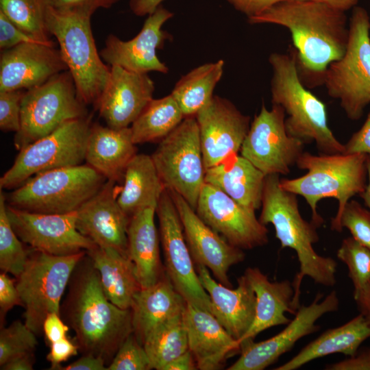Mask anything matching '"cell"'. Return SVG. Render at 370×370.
<instances>
[{"label": "cell", "mask_w": 370, "mask_h": 370, "mask_svg": "<svg viewBox=\"0 0 370 370\" xmlns=\"http://www.w3.org/2000/svg\"><path fill=\"white\" fill-rule=\"evenodd\" d=\"M247 21L288 29L300 77L312 85L323 84L328 66L343 56L348 42L345 12L314 1L283 0Z\"/></svg>", "instance_id": "cell-1"}, {"label": "cell", "mask_w": 370, "mask_h": 370, "mask_svg": "<svg viewBox=\"0 0 370 370\" xmlns=\"http://www.w3.org/2000/svg\"><path fill=\"white\" fill-rule=\"evenodd\" d=\"M24 42L43 43L24 32L0 11L1 51Z\"/></svg>", "instance_id": "cell-44"}, {"label": "cell", "mask_w": 370, "mask_h": 370, "mask_svg": "<svg viewBox=\"0 0 370 370\" xmlns=\"http://www.w3.org/2000/svg\"><path fill=\"white\" fill-rule=\"evenodd\" d=\"M123 180L117 201L129 217L145 208H157L166 188L151 156L136 153L126 166Z\"/></svg>", "instance_id": "cell-33"}, {"label": "cell", "mask_w": 370, "mask_h": 370, "mask_svg": "<svg viewBox=\"0 0 370 370\" xmlns=\"http://www.w3.org/2000/svg\"><path fill=\"white\" fill-rule=\"evenodd\" d=\"M206 169L238 154L250 127V117L230 100L214 95L195 115Z\"/></svg>", "instance_id": "cell-18"}, {"label": "cell", "mask_w": 370, "mask_h": 370, "mask_svg": "<svg viewBox=\"0 0 370 370\" xmlns=\"http://www.w3.org/2000/svg\"><path fill=\"white\" fill-rule=\"evenodd\" d=\"M197 369L196 361L190 350L184 352L169 362L164 370H195Z\"/></svg>", "instance_id": "cell-55"}, {"label": "cell", "mask_w": 370, "mask_h": 370, "mask_svg": "<svg viewBox=\"0 0 370 370\" xmlns=\"http://www.w3.org/2000/svg\"><path fill=\"white\" fill-rule=\"evenodd\" d=\"M106 178L88 164L40 173L18 186L8 205L43 214L76 212L103 186Z\"/></svg>", "instance_id": "cell-7"}, {"label": "cell", "mask_w": 370, "mask_h": 370, "mask_svg": "<svg viewBox=\"0 0 370 370\" xmlns=\"http://www.w3.org/2000/svg\"><path fill=\"white\" fill-rule=\"evenodd\" d=\"M164 0H130L129 7L137 16H148L162 5Z\"/></svg>", "instance_id": "cell-54"}, {"label": "cell", "mask_w": 370, "mask_h": 370, "mask_svg": "<svg viewBox=\"0 0 370 370\" xmlns=\"http://www.w3.org/2000/svg\"><path fill=\"white\" fill-rule=\"evenodd\" d=\"M325 370H370V347L358 349L352 356L325 365Z\"/></svg>", "instance_id": "cell-49"}, {"label": "cell", "mask_w": 370, "mask_h": 370, "mask_svg": "<svg viewBox=\"0 0 370 370\" xmlns=\"http://www.w3.org/2000/svg\"><path fill=\"white\" fill-rule=\"evenodd\" d=\"M91 125L89 116L67 121L21 149L0 178L1 189L17 188L40 173L82 164Z\"/></svg>", "instance_id": "cell-11"}, {"label": "cell", "mask_w": 370, "mask_h": 370, "mask_svg": "<svg viewBox=\"0 0 370 370\" xmlns=\"http://www.w3.org/2000/svg\"><path fill=\"white\" fill-rule=\"evenodd\" d=\"M94 11L58 10L49 6L46 23L57 40L62 58L74 80L79 97L94 106L110 76V66L98 52L91 28Z\"/></svg>", "instance_id": "cell-6"}, {"label": "cell", "mask_w": 370, "mask_h": 370, "mask_svg": "<svg viewBox=\"0 0 370 370\" xmlns=\"http://www.w3.org/2000/svg\"><path fill=\"white\" fill-rule=\"evenodd\" d=\"M183 317L197 369H219L229 356L241 352L238 341L210 312L186 303Z\"/></svg>", "instance_id": "cell-25"}, {"label": "cell", "mask_w": 370, "mask_h": 370, "mask_svg": "<svg viewBox=\"0 0 370 370\" xmlns=\"http://www.w3.org/2000/svg\"><path fill=\"white\" fill-rule=\"evenodd\" d=\"M367 184L365 190L359 195L370 210V157L367 156Z\"/></svg>", "instance_id": "cell-58"}, {"label": "cell", "mask_w": 370, "mask_h": 370, "mask_svg": "<svg viewBox=\"0 0 370 370\" xmlns=\"http://www.w3.org/2000/svg\"><path fill=\"white\" fill-rule=\"evenodd\" d=\"M116 182L107 180L101 188L76 211V227L97 246L127 254L130 217L117 201Z\"/></svg>", "instance_id": "cell-23"}, {"label": "cell", "mask_w": 370, "mask_h": 370, "mask_svg": "<svg viewBox=\"0 0 370 370\" xmlns=\"http://www.w3.org/2000/svg\"><path fill=\"white\" fill-rule=\"evenodd\" d=\"M156 208H143L130 217L127 230V254L141 288L157 283L165 270L160 254V236L154 217Z\"/></svg>", "instance_id": "cell-27"}, {"label": "cell", "mask_w": 370, "mask_h": 370, "mask_svg": "<svg viewBox=\"0 0 370 370\" xmlns=\"http://www.w3.org/2000/svg\"><path fill=\"white\" fill-rule=\"evenodd\" d=\"M342 227L347 228L352 237L370 250V210L355 200L345 206L341 218Z\"/></svg>", "instance_id": "cell-42"}, {"label": "cell", "mask_w": 370, "mask_h": 370, "mask_svg": "<svg viewBox=\"0 0 370 370\" xmlns=\"http://www.w3.org/2000/svg\"><path fill=\"white\" fill-rule=\"evenodd\" d=\"M168 190L178 212L195 264L206 267L211 271L215 280L232 288L228 271L231 267L245 260L243 250L231 245L208 226L180 195Z\"/></svg>", "instance_id": "cell-20"}, {"label": "cell", "mask_w": 370, "mask_h": 370, "mask_svg": "<svg viewBox=\"0 0 370 370\" xmlns=\"http://www.w3.org/2000/svg\"><path fill=\"white\" fill-rule=\"evenodd\" d=\"M186 301L166 272L155 284L140 288L132 305L133 333L143 345L159 325L184 312Z\"/></svg>", "instance_id": "cell-29"}, {"label": "cell", "mask_w": 370, "mask_h": 370, "mask_svg": "<svg viewBox=\"0 0 370 370\" xmlns=\"http://www.w3.org/2000/svg\"><path fill=\"white\" fill-rule=\"evenodd\" d=\"M47 0H0L1 11L24 32L39 42L55 44L46 23Z\"/></svg>", "instance_id": "cell-37"}, {"label": "cell", "mask_w": 370, "mask_h": 370, "mask_svg": "<svg viewBox=\"0 0 370 370\" xmlns=\"http://www.w3.org/2000/svg\"><path fill=\"white\" fill-rule=\"evenodd\" d=\"M183 314L159 325L143 341L151 369L164 370L169 362L189 350Z\"/></svg>", "instance_id": "cell-36"}, {"label": "cell", "mask_w": 370, "mask_h": 370, "mask_svg": "<svg viewBox=\"0 0 370 370\" xmlns=\"http://www.w3.org/2000/svg\"><path fill=\"white\" fill-rule=\"evenodd\" d=\"M266 175L238 154L206 169L205 182L211 184L244 207L261 208Z\"/></svg>", "instance_id": "cell-30"}, {"label": "cell", "mask_w": 370, "mask_h": 370, "mask_svg": "<svg viewBox=\"0 0 370 370\" xmlns=\"http://www.w3.org/2000/svg\"><path fill=\"white\" fill-rule=\"evenodd\" d=\"M285 116L282 106L272 104L267 109L262 103L240 150L266 175H287L304 152L305 143L287 132Z\"/></svg>", "instance_id": "cell-13"}, {"label": "cell", "mask_w": 370, "mask_h": 370, "mask_svg": "<svg viewBox=\"0 0 370 370\" xmlns=\"http://www.w3.org/2000/svg\"><path fill=\"white\" fill-rule=\"evenodd\" d=\"M26 90L0 91V129L14 132L21 127V101Z\"/></svg>", "instance_id": "cell-43"}, {"label": "cell", "mask_w": 370, "mask_h": 370, "mask_svg": "<svg viewBox=\"0 0 370 370\" xmlns=\"http://www.w3.org/2000/svg\"><path fill=\"white\" fill-rule=\"evenodd\" d=\"M244 275L256 295V309L254 321L240 342V345L254 338L271 327L287 325L291 319L286 312L295 314L293 308L294 288L288 280L271 282L258 267H248Z\"/></svg>", "instance_id": "cell-26"}, {"label": "cell", "mask_w": 370, "mask_h": 370, "mask_svg": "<svg viewBox=\"0 0 370 370\" xmlns=\"http://www.w3.org/2000/svg\"><path fill=\"white\" fill-rule=\"evenodd\" d=\"M149 369H151L149 358L133 332L123 341L107 367V370Z\"/></svg>", "instance_id": "cell-41"}, {"label": "cell", "mask_w": 370, "mask_h": 370, "mask_svg": "<svg viewBox=\"0 0 370 370\" xmlns=\"http://www.w3.org/2000/svg\"><path fill=\"white\" fill-rule=\"evenodd\" d=\"M12 228L33 249L54 256L87 251L97 246L76 227V212L68 214L31 212L6 206Z\"/></svg>", "instance_id": "cell-16"}, {"label": "cell", "mask_w": 370, "mask_h": 370, "mask_svg": "<svg viewBox=\"0 0 370 370\" xmlns=\"http://www.w3.org/2000/svg\"><path fill=\"white\" fill-rule=\"evenodd\" d=\"M151 157L165 188L180 195L195 210L206 173L195 116L185 117Z\"/></svg>", "instance_id": "cell-12"}, {"label": "cell", "mask_w": 370, "mask_h": 370, "mask_svg": "<svg viewBox=\"0 0 370 370\" xmlns=\"http://www.w3.org/2000/svg\"><path fill=\"white\" fill-rule=\"evenodd\" d=\"M336 255L347 267L354 293L360 291L370 282V250L351 236L343 239Z\"/></svg>", "instance_id": "cell-39"}, {"label": "cell", "mask_w": 370, "mask_h": 370, "mask_svg": "<svg viewBox=\"0 0 370 370\" xmlns=\"http://www.w3.org/2000/svg\"><path fill=\"white\" fill-rule=\"evenodd\" d=\"M343 153H363L370 157V111L362 127L344 145Z\"/></svg>", "instance_id": "cell-47"}, {"label": "cell", "mask_w": 370, "mask_h": 370, "mask_svg": "<svg viewBox=\"0 0 370 370\" xmlns=\"http://www.w3.org/2000/svg\"><path fill=\"white\" fill-rule=\"evenodd\" d=\"M357 308L370 325V282L360 291L354 293Z\"/></svg>", "instance_id": "cell-56"}, {"label": "cell", "mask_w": 370, "mask_h": 370, "mask_svg": "<svg viewBox=\"0 0 370 370\" xmlns=\"http://www.w3.org/2000/svg\"><path fill=\"white\" fill-rule=\"evenodd\" d=\"M86 254L99 273L108 299L121 308L130 309L134 297L141 287L128 255L115 249L98 246Z\"/></svg>", "instance_id": "cell-32"}, {"label": "cell", "mask_w": 370, "mask_h": 370, "mask_svg": "<svg viewBox=\"0 0 370 370\" xmlns=\"http://www.w3.org/2000/svg\"><path fill=\"white\" fill-rule=\"evenodd\" d=\"M370 338V325L359 314L345 324L328 329L302 348L288 361L274 370H295L321 357L332 354L352 356L360 345Z\"/></svg>", "instance_id": "cell-31"}, {"label": "cell", "mask_w": 370, "mask_h": 370, "mask_svg": "<svg viewBox=\"0 0 370 370\" xmlns=\"http://www.w3.org/2000/svg\"><path fill=\"white\" fill-rule=\"evenodd\" d=\"M16 286L25 308V323L36 335L42 334L47 314H60V302L72 273L86 251L54 256L32 249Z\"/></svg>", "instance_id": "cell-9"}, {"label": "cell", "mask_w": 370, "mask_h": 370, "mask_svg": "<svg viewBox=\"0 0 370 370\" xmlns=\"http://www.w3.org/2000/svg\"><path fill=\"white\" fill-rule=\"evenodd\" d=\"M107 365L100 357L83 354L82 357L66 366L60 365L58 370H106Z\"/></svg>", "instance_id": "cell-52"}, {"label": "cell", "mask_w": 370, "mask_h": 370, "mask_svg": "<svg viewBox=\"0 0 370 370\" xmlns=\"http://www.w3.org/2000/svg\"><path fill=\"white\" fill-rule=\"evenodd\" d=\"M173 15L160 5L147 16L140 31L133 38L123 40L109 34L99 52L102 60L110 66H119L132 72L167 73L169 67L158 58L157 50L162 49L171 36L162 26Z\"/></svg>", "instance_id": "cell-19"}, {"label": "cell", "mask_w": 370, "mask_h": 370, "mask_svg": "<svg viewBox=\"0 0 370 370\" xmlns=\"http://www.w3.org/2000/svg\"><path fill=\"white\" fill-rule=\"evenodd\" d=\"M5 197L0 192V268L3 272L16 278L27 262V251L14 231L9 220Z\"/></svg>", "instance_id": "cell-38"}, {"label": "cell", "mask_w": 370, "mask_h": 370, "mask_svg": "<svg viewBox=\"0 0 370 370\" xmlns=\"http://www.w3.org/2000/svg\"><path fill=\"white\" fill-rule=\"evenodd\" d=\"M195 267L209 295L211 313L240 343L255 317L256 295L249 281L243 274L237 280V287L232 289L217 282L206 267Z\"/></svg>", "instance_id": "cell-24"}, {"label": "cell", "mask_w": 370, "mask_h": 370, "mask_svg": "<svg viewBox=\"0 0 370 370\" xmlns=\"http://www.w3.org/2000/svg\"><path fill=\"white\" fill-rule=\"evenodd\" d=\"M122 0H47L49 6L58 10L108 9Z\"/></svg>", "instance_id": "cell-48"}, {"label": "cell", "mask_w": 370, "mask_h": 370, "mask_svg": "<svg viewBox=\"0 0 370 370\" xmlns=\"http://www.w3.org/2000/svg\"><path fill=\"white\" fill-rule=\"evenodd\" d=\"M136 154L130 127L113 129L99 123L91 125L85 161L107 180H123L126 166Z\"/></svg>", "instance_id": "cell-28"}, {"label": "cell", "mask_w": 370, "mask_h": 370, "mask_svg": "<svg viewBox=\"0 0 370 370\" xmlns=\"http://www.w3.org/2000/svg\"><path fill=\"white\" fill-rule=\"evenodd\" d=\"M184 118L171 94L153 99L130 126L133 141L136 145L161 140Z\"/></svg>", "instance_id": "cell-35"}, {"label": "cell", "mask_w": 370, "mask_h": 370, "mask_svg": "<svg viewBox=\"0 0 370 370\" xmlns=\"http://www.w3.org/2000/svg\"><path fill=\"white\" fill-rule=\"evenodd\" d=\"M325 3L336 10L345 12L356 7L358 0H311Z\"/></svg>", "instance_id": "cell-57"}, {"label": "cell", "mask_w": 370, "mask_h": 370, "mask_svg": "<svg viewBox=\"0 0 370 370\" xmlns=\"http://www.w3.org/2000/svg\"><path fill=\"white\" fill-rule=\"evenodd\" d=\"M156 214L166 275L186 303L210 312L209 295L200 282L178 212L166 188L159 201Z\"/></svg>", "instance_id": "cell-14"}, {"label": "cell", "mask_w": 370, "mask_h": 370, "mask_svg": "<svg viewBox=\"0 0 370 370\" xmlns=\"http://www.w3.org/2000/svg\"><path fill=\"white\" fill-rule=\"evenodd\" d=\"M271 66L272 104L282 107L287 132L305 144L314 142L319 153L344 151V145L328 125L326 106L308 90L299 75L296 53L273 52L269 56Z\"/></svg>", "instance_id": "cell-5"}, {"label": "cell", "mask_w": 370, "mask_h": 370, "mask_svg": "<svg viewBox=\"0 0 370 370\" xmlns=\"http://www.w3.org/2000/svg\"><path fill=\"white\" fill-rule=\"evenodd\" d=\"M67 70L56 44L21 43L1 51L0 91L27 90Z\"/></svg>", "instance_id": "cell-22"}, {"label": "cell", "mask_w": 370, "mask_h": 370, "mask_svg": "<svg viewBox=\"0 0 370 370\" xmlns=\"http://www.w3.org/2000/svg\"><path fill=\"white\" fill-rule=\"evenodd\" d=\"M15 306H23L16 283L7 273L0 274V312L1 320Z\"/></svg>", "instance_id": "cell-45"}, {"label": "cell", "mask_w": 370, "mask_h": 370, "mask_svg": "<svg viewBox=\"0 0 370 370\" xmlns=\"http://www.w3.org/2000/svg\"><path fill=\"white\" fill-rule=\"evenodd\" d=\"M36 362L34 352H28L18 355L3 365L1 370H32Z\"/></svg>", "instance_id": "cell-53"}, {"label": "cell", "mask_w": 370, "mask_h": 370, "mask_svg": "<svg viewBox=\"0 0 370 370\" xmlns=\"http://www.w3.org/2000/svg\"><path fill=\"white\" fill-rule=\"evenodd\" d=\"M323 84L350 120H358L370 103V18L363 8H354L345 51L328 66Z\"/></svg>", "instance_id": "cell-8"}, {"label": "cell", "mask_w": 370, "mask_h": 370, "mask_svg": "<svg viewBox=\"0 0 370 370\" xmlns=\"http://www.w3.org/2000/svg\"><path fill=\"white\" fill-rule=\"evenodd\" d=\"M195 212L231 245L243 250L263 246L269 241L268 229L257 219L255 211L211 184H204Z\"/></svg>", "instance_id": "cell-17"}, {"label": "cell", "mask_w": 370, "mask_h": 370, "mask_svg": "<svg viewBox=\"0 0 370 370\" xmlns=\"http://www.w3.org/2000/svg\"><path fill=\"white\" fill-rule=\"evenodd\" d=\"M322 297L319 293L310 304L300 305L295 317L273 337L258 343L249 341L241 344L240 357L227 369L263 370L291 350L300 338L318 331L317 320L325 314L337 311L340 304L335 291L321 300Z\"/></svg>", "instance_id": "cell-15"}, {"label": "cell", "mask_w": 370, "mask_h": 370, "mask_svg": "<svg viewBox=\"0 0 370 370\" xmlns=\"http://www.w3.org/2000/svg\"><path fill=\"white\" fill-rule=\"evenodd\" d=\"M61 317L60 314L52 312L45 319L42 334L49 345L67 336L70 328Z\"/></svg>", "instance_id": "cell-50"}, {"label": "cell", "mask_w": 370, "mask_h": 370, "mask_svg": "<svg viewBox=\"0 0 370 370\" xmlns=\"http://www.w3.org/2000/svg\"><path fill=\"white\" fill-rule=\"evenodd\" d=\"M68 286L60 316L74 331L79 352L100 357L108 365L133 332L131 308H121L108 299L87 254L76 265Z\"/></svg>", "instance_id": "cell-2"}, {"label": "cell", "mask_w": 370, "mask_h": 370, "mask_svg": "<svg viewBox=\"0 0 370 370\" xmlns=\"http://www.w3.org/2000/svg\"><path fill=\"white\" fill-rule=\"evenodd\" d=\"M50 351L47 355V360L51 363V370H58L61 363L78 354V346L68 336L49 345Z\"/></svg>", "instance_id": "cell-46"}, {"label": "cell", "mask_w": 370, "mask_h": 370, "mask_svg": "<svg viewBox=\"0 0 370 370\" xmlns=\"http://www.w3.org/2000/svg\"><path fill=\"white\" fill-rule=\"evenodd\" d=\"M155 84L147 73L110 66L109 80L95 105L107 126L129 127L153 99Z\"/></svg>", "instance_id": "cell-21"}, {"label": "cell", "mask_w": 370, "mask_h": 370, "mask_svg": "<svg viewBox=\"0 0 370 370\" xmlns=\"http://www.w3.org/2000/svg\"><path fill=\"white\" fill-rule=\"evenodd\" d=\"M88 116L67 70L25 90L21 101V127L14 143L20 151L67 121Z\"/></svg>", "instance_id": "cell-10"}, {"label": "cell", "mask_w": 370, "mask_h": 370, "mask_svg": "<svg viewBox=\"0 0 370 370\" xmlns=\"http://www.w3.org/2000/svg\"><path fill=\"white\" fill-rule=\"evenodd\" d=\"M296 195L282 188L279 175H266L259 221L272 224L282 248H291L296 254L299 271L293 282V308L299 307L301 284L304 277L315 283L332 287L336 284V262L318 254L313 245L319 241L317 227L301 216Z\"/></svg>", "instance_id": "cell-3"}, {"label": "cell", "mask_w": 370, "mask_h": 370, "mask_svg": "<svg viewBox=\"0 0 370 370\" xmlns=\"http://www.w3.org/2000/svg\"><path fill=\"white\" fill-rule=\"evenodd\" d=\"M296 164L307 172L299 177L280 179L282 188L304 198L311 210L310 221L317 228L324 222L317 210L319 202L325 198L336 199L338 210L331 220V229L342 232L340 218L346 204L367 186V155L304 151Z\"/></svg>", "instance_id": "cell-4"}, {"label": "cell", "mask_w": 370, "mask_h": 370, "mask_svg": "<svg viewBox=\"0 0 370 370\" xmlns=\"http://www.w3.org/2000/svg\"><path fill=\"white\" fill-rule=\"evenodd\" d=\"M248 18L256 16L283 0H226Z\"/></svg>", "instance_id": "cell-51"}, {"label": "cell", "mask_w": 370, "mask_h": 370, "mask_svg": "<svg viewBox=\"0 0 370 370\" xmlns=\"http://www.w3.org/2000/svg\"><path fill=\"white\" fill-rule=\"evenodd\" d=\"M225 62L201 64L184 75L175 84L171 95L184 117L195 116L213 97V91L224 71Z\"/></svg>", "instance_id": "cell-34"}, {"label": "cell", "mask_w": 370, "mask_h": 370, "mask_svg": "<svg viewBox=\"0 0 370 370\" xmlns=\"http://www.w3.org/2000/svg\"><path fill=\"white\" fill-rule=\"evenodd\" d=\"M38 345L36 334L20 320L0 330V366L10 359L34 352Z\"/></svg>", "instance_id": "cell-40"}]
</instances>
